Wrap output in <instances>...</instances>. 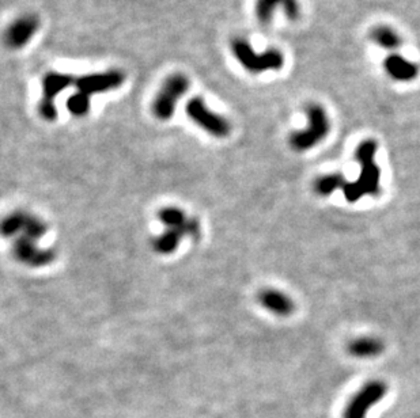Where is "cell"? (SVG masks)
Returning <instances> with one entry per match:
<instances>
[{
	"mask_svg": "<svg viewBox=\"0 0 420 418\" xmlns=\"http://www.w3.org/2000/svg\"><path fill=\"white\" fill-rule=\"evenodd\" d=\"M377 143L369 139L362 141L355 152L360 173L356 181L347 182L343 186L345 197L349 203H356L364 196H378L381 193V170L375 163Z\"/></svg>",
	"mask_w": 420,
	"mask_h": 418,
	"instance_id": "6da1fadb",
	"label": "cell"
},
{
	"mask_svg": "<svg viewBox=\"0 0 420 418\" xmlns=\"http://www.w3.org/2000/svg\"><path fill=\"white\" fill-rule=\"evenodd\" d=\"M124 80L126 73L121 70H108L76 77L73 84L78 91L69 98L67 109L75 117H84L90 112V99L93 95L116 90Z\"/></svg>",
	"mask_w": 420,
	"mask_h": 418,
	"instance_id": "7a4b0ae2",
	"label": "cell"
},
{
	"mask_svg": "<svg viewBox=\"0 0 420 418\" xmlns=\"http://www.w3.org/2000/svg\"><path fill=\"white\" fill-rule=\"evenodd\" d=\"M307 127L302 131H296L290 136V145L296 152L312 149L321 143L329 134L331 123L328 113L318 103H309L306 106Z\"/></svg>",
	"mask_w": 420,
	"mask_h": 418,
	"instance_id": "3957f363",
	"label": "cell"
},
{
	"mask_svg": "<svg viewBox=\"0 0 420 418\" xmlns=\"http://www.w3.org/2000/svg\"><path fill=\"white\" fill-rule=\"evenodd\" d=\"M231 52L238 63L252 73L266 71H279L284 66V56L278 49H268L257 53L245 38H234L231 41Z\"/></svg>",
	"mask_w": 420,
	"mask_h": 418,
	"instance_id": "277c9868",
	"label": "cell"
},
{
	"mask_svg": "<svg viewBox=\"0 0 420 418\" xmlns=\"http://www.w3.org/2000/svg\"><path fill=\"white\" fill-rule=\"evenodd\" d=\"M189 88V79L183 73H173L163 82L154 102L152 113L158 120L166 121L174 116L177 103Z\"/></svg>",
	"mask_w": 420,
	"mask_h": 418,
	"instance_id": "5b68a950",
	"label": "cell"
},
{
	"mask_svg": "<svg viewBox=\"0 0 420 418\" xmlns=\"http://www.w3.org/2000/svg\"><path fill=\"white\" fill-rule=\"evenodd\" d=\"M188 117L213 138H227L231 132L230 123L220 114L212 112L200 97L191 98L185 106Z\"/></svg>",
	"mask_w": 420,
	"mask_h": 418,
	"instance_id": "8992f818",
	"label": "cell"
},
{
	"mask_svg": "<svg viewBox=\"0 0 420 418\" xmlns=\"http://www.w3.org/2000/svg\"><path fill=\"white\" fill-rule=\"evenodd\" d=\"M388 386L382 380H370L352 397L347 404L343 418H366L369 410L385 398Z\"/></svg>",
	"mask_w": 420,
	"mask_h": 418,
	"instance_id": "52a82bcc",
	"label": "cell"
},
{
	"mask_svg": "<svg viewBox=\"0 0 420 418\" xmlns=\"http://www.w3.org/2000/svg\"><path fill=\"white\" fill-rule=\"evenodd\" d=\"M75 79L60 72H47L43 77V98L38 106L40 116L45 121H55L58 119V108H56V97L70 87Z\"/></svg>",
	"mask_w": 420,
	"mask_h": 418,
	"instance_id": "ba28073f",
	"label": "cell"
},
{
	"mask_svg": "<svg viewBox=\"0 0 420 418\" xmlns=\"http://www.w3.org/2000/svg\"><path fill=\"white\" fill-rule=\"evenodd\" d=\"M38 29V16L34 14H25L8 26L5 32V42L12 49H21L36 36Z\"/></svg>",
	"mask_w": 420,
	"mask_h": 418,
	"instance_id": "9c48e42d",
	"label": "cell"
},
{
	"mask_svg": "<svg viewBox=\"0 0 420 418\" xmlns=\"http://www.w3.org/2000/svg\"><path fill=\"white\" fill-rule=\"evenodd\" d=\"M14 257L29 267L41 268L49 265L55 260V253L52 250L40 249L36 246L34 241L29 239L27 236H19L14 243Z\"/></svg>",
	"mask_w": 420,
	"mask_h": 418,
	"instance_id": "30bf717a",
	"label": "cell"
},
{
	"mask_svg": "<svg viewBox=\"0 0 420 418\" xmlns=\"http://www.w3.org/2000/svg\"><path fill=\"white\" fill-rule=\"evenodd\" d=\"M159 221L167 228L181 230L185 235L192 238H199L200 235V224L196 219H188L185 213L176 207H166L158 212Z\"/></svg>",
	"mask_w": 420,
	"mask_h": 418,
	"instance_id": "8fae6325",
	"label": "cell"
},
{
	"mask_svg": "<svg viewBox=\"0 0 420 418\" xmlns=\"http://www.w3.org/2000/svg\"><path fill=\"white\" fill-rule=\"evenodd\" d=\"M283 8L291 21H296L301 15L298 0H256V16L261 23H268L277 8Z\"/></svg>",
	"mask_w": 420,
	"mask_h": 418,
	"instance_id": "7c38bea8",
	"label": "cell"
},
{
	"mask_svg": "<svg viewBox=\"0 0 420 418\" xmlns=\"http://www.w3.org/2000/svg\"><path fill=\"white\" fill-rule=\"evenodd\" d=\"M384 67L386 73L397 82H411L418 77L420 72L419 66L415 62L397 53L389 55L384 62Z\"/></svg>",
	"mask_w": 420,
	"mask_h": 418,
	"instance_id": "4fadbf2b",
	"label": "cell"
},
{
	"mask_svg": "<svg viewBox=\"0 0 420 418\" xmlns=\"http://www.w3.org/2000/svg\"><path fill=\"white\" fill-rule=\"evenodd\" d=\"M259 303L268 310L270 312L287 317L294 311V302L290 299L288 295L280 292L278 289H264L259 293Z\"/></svg>",
	"mask_w": 420,
	"mask_h": 418,
	"instance_id": "5bb4252c",
	"label": "cell"
},
{
	"mask_svg": "<svg viewBox=\"0 0 420 418\" xmlns=\"http://www.w3.org/2000/svg\"><path fill=\"white\" fill-rule=\"evenodd\" d=\"M385 349L384 343L375 337H360L351 341L349 352L358 358H371L380 356Z\"/></svg>",
	"mask_w": 420,
	"mask_h": 418,
	"instance_id": "9a60e30c",
	"label": "cell"
},
{
	"mask_svg": "<svg viewBox=\"0 0 420 418\" xmlns=\"http://www.w3.org/2000/svg\"><path fill=\"white\" fill-rule=\"evenodd\" d=\"M370 38L378 47H381L384 49H388V51L397 49L401 45V38L397 34V32L395 29L386 26V25L374 27L370 33Z\"/></svg>",
	"mask_w": 420,
	"mask_h": 418,
	"instance_id": "2e32d148",
	"label": "cell"
},
{
	"mask_svg": "<svg viewBox=\"0 0 420 418\" xmlns=\"http://www.w3.org/2000/svg\"><path fill=\"white\" fill-rule=\"evenodd\" d=\"M185 234L181 230H173V228H167V231H165L162 235H159L158 238L154 239L152 242V247L156 253L159 254H172L173 251L177 250L181 238Z\"/></svg>",
	"mask_w": 420,
	"mask_h": 418,
	"instance_id": "e0dca14e",
	"label": "cell"
},
{
	"mask_svg": "<svg viewBox=\"0 0 420 418\" xmlns=\"http://www.w3.org/2000/svg\"><path fill=\"white\" fill-rule=\"evenodd\" d=\"M346 180L342 174H327L314 182V192L318 196H331L334 192L343 189Z\"/></svg>",
	"mask_w": 420,
	"mask_h": 418,
	"instance_id": "ac0fdd59",
	"label": "cell"
},
{
	"mask_svg": "<svg viewBox=\"0 0 420 418\" xmlns=\"http://www.w3.org/2000/svg\"><path fill=\"white\" fill-rule=\"evenodd\" d=\"M27 213L25 212H14L12 214L7 216L1 223V232L4 236H12L18 232H23L25 221Z\"/></svg>",
	"mask_w": 420,
	"mask_h": 418,
	"instance_id": "d6986e66",
	"label": "cell"
},
{
	"mask_svg": "<svg viewBox=\"0 0 420 418\" xmlns=\"http://www.w3.org/2000/svg\"><path fill=\"white\" fill-rule=\"evenodd\" d=\"M47 230H48L47 224L43 220H40L38 217L27 213L25 227H23V235L25 236H27L29 239L36 242L47 234Z\"/></svg>",
	"mask_w": 420,
	"mask_h": 418,
	"instance_id": "ffe728a7",
	"label": "cell"
}]
</instances>
